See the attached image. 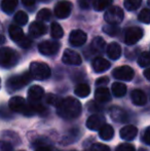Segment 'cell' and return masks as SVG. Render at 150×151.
Returning <instances> with one entry per match:
<instances>
[{
  "label": "cell",
  "mask_w": 150,
  "mask_h": 151,
  "mask_svg": "<svg viewBox=\"0 0 150 151\" xmlns=\"http://www.w3.org/2000/svg\"><path fill=\"white\" fill-rule=\"evenodd\" d=\"M57 113L65 119H73L81 113V104L75 98L68 97L61 101L60 105L57 107Z\"/></svg>",
  "instance_id": "6da1fadb"
},
{
  "label": "cell",
  "mask_w": 150,
  "mask_h": 151,
  "mask_svg": "<svg viewBox=\"0 0 150 151\" xmlns=\"http://www.w3.org/2000/svg\"><path fill=\"white\" fill-rule=\"evenodd\" d=\"M19 55L10 47L0 48V66L3 68H11L19 62Z\"/></svg>",
  "instance_id": "7a4b0ae2"
},
{
  "label": "cell",
  "mask_w": 150,
  "mask_h": 151,
  "mask_svg": "<svg viewBox=\"0 0 150 151\" xmlns=\"http://www.w3.org/2000/svg\"><path fill=\"white\" fill-rule=\"evenodd\" d=\"M30 74L36 80H45L50 78L52 71L47 64L42 62H32L30 64Z\"/></svg>",
  "instance_id": "3957f363"
},
{
  "label": "cell",
  "mask_w": 150,
  "mask_h": 151,
  "mask_svg": "<svg viewBox=\"0 0 150 151\" xmlns=\"http://www.w3.org/2000/svg\"><path fill=\"white\" fill-rule=\"evenodd\" d=\"M32 79L30 72H25V73L21 74V75H14L10 77L6 82V88L9 91H14L21 90L24 88L26 84H28Z\"/></svg>",
  "instance_id": "277c9868"
},
{
  "label": "cell",
  "mask_w": 150,
  "mask_h": 151,
  "mask_svg": "<svg viewBox=\"0 0 150 151\" xmlns=\"http://www.w3.org/2000/svg\"><path fill=\"white\" fill-rule=\"evenodd\" d=\"M8 106H9L10 110L18 112V113H23L25 115H32V114H34V111L31 108V106L26 103L24 98L19 97V96L12 97L9 100V102H8Z\"/></svg>",
  "instance_id": "5b68a950"
},
{
  "label": "cell",
  "mask_w": 150,
  "mask_h": 151,
  "mask_svg": "<svg viewBox=\"0 0 150 151\" xmlns=\"http://www.w3.org/2000/svg\"><path fill=\"white\" fill-rule=\"evenodd\" d=\"M124 18L123 10L119 6H111L105 12L104 20L108 23V25L118 26L122 22Z\"/></svg>",
  "instance_id": "8992f818"
},
{
  "label": "cell",
  "mask_w": 150,
  "mask_h": 151,
  "mask_svg": "<svg viewBox=\"0 0 150 151\" xmlns=\"http://www.w3.org/2000/svg\"><path fill=\"white\" fill-rule=\"evenodd\" d=\"M144 35V32L139 27H130L126 29L124 34V42L128 45H134L136 44Z\"/></svg>",
  "instance_id": "52a82bcc"
},
{
  "label": "cell",
  "mask_w": 150,
  "mask_h": 151,
  "mask_svg": "<svg viewBox=\"0 0 150 151\" xmlns=\"http://www.w3.org/2000/svg\"><path fill=\"white\" fill-rule=\"evenodd\" d=\"M112 75L114 78L118 80H123V81H131L134 78L135 72L133 68L130 66H120L113 70Z\"/></svg>",
  "instance_id": "ba28073f"
},
{
  "label": "cell",
  "mask_w": 150,
  "mask_h": 151,
  "mask_svg": "<svg viewBox=\"0 0 150 151\" xmlns=\"http://www.w3.org/2000/svg\"><path fill=\"white\" fill-rule=\"evenodd\" d=\"M60 50V43L58 41H52V40H45L42 41L38 45V50L40 54L44 56H52L56 55Z\"/></svg>",
  "instance_id": "9c48e42d"
},
{
  "label": "cell",
  "mask_w": 150,
  "mask_h": 151,
  "mask_svg": "<svg viewBox=\"0 0 150 151\" xmlns=\"http://www.w3.org/2000/svg\"><path fill=\"white\" fill-rule=\"evenodd\" d=\"M55 14L59 19H66L70 16L72 12V3L69 1H60L55 6Z\"/></svg>",
  "instance_id": "30bf717a"
},
{
  "label": "cell",
  "mask_w": 150,
  "mask_h": 151,
  "mask_svg": "<svg viewBox=\"0 0 150 151\" xmlns=\"http://www.w3.org/2000/svg\"><path fill=\"white\" fill-rule=\"evenodd\" d=\"M62 61L66 65H73V66H78L81 64V57L79 56L78 52H74L72 50H66L63 54Z\"/></svg>",
  "instance_id": "8fae6325"
},
{
  "label": "cell",
  "mask_w": 150,
  "mask_h": 151,
  "mask_svg": "<svg viewBox=\"0 0 150 151\" xmlns=\"http://www.w3.org/2000/svg\"><path fill=\"white\" fill-rule=\"evenodd\" d=\"M88 35L82 30H74L69 35V42L72 46H82L86 42Z\"/></svg>",
  "instance_id": "7c38bea8"
},
{
  "label": "cell",
  "mask_w": 150,
  "mask_h": 151,
  "mask_svg": "<svg viewBox=\"0 0 150 151\" xmlns=\"http://www.w3.org/2000/svg\"><path fill=\"white\" fill-rule=\"evenodd\" d=\"M106 122L104 116L99 115V114H94L90 116L86 120V127L90 131H99Z\"/></svg>",
  "instance_id": "4fadbf2b"
},
{
  "label": "cell",
  "mask_w": 150,
  "mask_h": 151,
  "mask_svg": "<svg viewBox=\"0 0 150 151\" xmlns=\"http://www.w3.org/2000/svg\"><path fill=\"white\" fill-rule=\"evenodd\" d=\"M137 134H138V129L132 124L126 125L119 132L120 138L124 141H133L137 137Z\"/></svg>",
  "instance_id": "5bb4252c"
},
{
  "label": "cell",
  "mask_w": 150,
  "mask_h": 151,
  "mask_svg": "<svg viewBox=\"0 0 150 151\" xmlns=\"http://www.w3.org/2000/svg\"><path fill=\"white\" fill-rule=\"evenodd\" d=\"M109 114H110V117L112 118L115 122H126L128 119V115H126V111H124L122 108L117 107V106H112L109 110Z\"/></svg>",
  "instance_id": "9a60e30c"
},
{
  "label": "cell",
  "mask_w": 150,
  "mask_h": 151,
  "mask_svg": "<svg viewBox=\"0 0 150 151\" xmlns=\"http://www.w3.org/2000/svg\"><path fill=\"white\" fill-rule=\"evenodd\" d=\"M44 90L39 86H33L28 91V99L30 103H37L43 98Z\"/></svg>",
  "instance_id": "2e32d148"
},
{
  "label": "cell",
  "mask_w": 150,
  "mask_h": 151,
  "mask_svg": "<svg viewBox=\"0 0 150 151\" xmlns=\"http://www.w3.org/2000/svg\"><path fill=\"white\" fill-rule=\"evenodd\" d=\"M29 33L32 37H40L46 33V26L39 21H35L29 26Z\"/></svg>",
  "instance_id": "e0dca14e"
},
{
  "label": "cell",
  "mask_w": 150,
  "mask_h": 151,
  "mask_svg": "<svg viewBox=\"0 0 150 151\" xmlns=\"http://www.w3.org/2000/svg\"><path fill=\"white\" fill-rule=\"evenodd\" d=\"M110 62L107 61L104 58H101V57H98V58H96L93 61V69H94V71L96 73L105 72L106 70H108L110 68Z\"/></svg>",
  "instance_id": "ac0fdd59"
},
{
  "label": "cell",
  "mask_w": 150,
  "mask_h": 151,
  "mask_svg": "<svg viewBox=\"0 0 150 151\" xmlns=\"http://www.w3.org/2000/svg\"><path fill=\"white\" fill-rule=\"evenodd\" d=\"M105 46H106V42L102 37H96L94 38V40L92 41L90 45V50L92 54H101L104 52Z\"/></svg>",
  "instance_id": "d6986e66"
},
{
  "label": "cell",
  "mask_w": 150,
  "mask_h": 151,
  "mask_svg": "<svg viewBox=\"0 0 150 151\" xmlns=\"http://www.w3.org/2000/svg\"><path fill=\"white\" fill-rule=\"evenodd\" d=\"M95 99L99 103H107L111 100L110 91L107 88H99L95 91Z\"/></svg>",
  "instance_id": "ffe728a7"
},
{
  "label": "cell",
  "mask_w": 150,
  "mask_h": 151,
  "mask_svg": "<svg viewBox=\"0 0 150 151\" xmlns=\"http://www.w3.org/2000/svg\"><path fill=\"white\" fill-rule=\"evenodd\" d=\"M107 56L111 59V60H118L121 55V47L117 42H111L106 48Z\"/></svg>",
  "instance_id": "44dd1931"
},
{
  "label": "cell",
  "mask_w": 150,
  "mask_h": 151,
  "mask_svg": "<svg viewBox=\"0 0 150 151\" xmlns=\"http://www.w3.org/2000/svg\"><path fill=\"white\" fill-rule=\"evenodd\" d=\"M131 98H132V101L135 105L137 106H143L146 104L147 102V97L145 95V93L141 90H134L132 91V95H131Z\"/></svg>",
  "instance_id": "7402d4cb"
},
{
  "label": "cell",
  "mask_w": 150,
  "mask_h": 151,
  "mask_svg": "<svg viewBox=\"0 0 150 151\" xmlns=\"http://www.w3.org/2000/svg\"><path fill=\"white\" fill-rule=\"evenodd\" d=\"M8 33H9V36L14 42L19 43L21 40H23V38L25 37V34L23 32L22 29L19 26H16V25H11L8 29Z\"/></svg>",
  "instance_id": "603a6c76"
},
{
  "label": "cell",
  "mask_w": 150,
  "mask_h": 151,
  "mask_svg": "<svg viewBox=\"0 0 150 151\" xmlns=\"http://www.w3.org/2000/svg\"><path fill=\"white\" fill-rule=\"evenodd\" d=\"M114 136V129L110 124L105 123L100 129H99V137L104 141H109L113 138Z\"/></svg>",
  "instance_id": "cb8c5ba5"
},
{
  "label": "cell",
  "mask_w": 150,
  "mask_h": 151,
  "mask_svg": "<svg viewBox=\"0 0 150 151\" xmlns=\"http://www.w3.org/2000/svg\"><path fill=\"white\" fill-rule=\"evenodd\" d=\"M19 0H2L1 2V9L5 14H11L16 9L18 5Z\"/></svg>",
  "instance_id": "d4e9b609"
},
{
  "label": "cell",
  "mask_w": 150,
  "mask_h": 151,
  "mask_svg": "<svg viewBox=\"0 0 150 151\" xmlns=\"http://www.w3.org/2000/svg\"><path fill=\"white\" fill-rule=\"evenodd\" d=\"M126 86L121 82H114L111 86V91H112L113 95L117 98H120V97H123L124 95L126 93Z\"/></svg>",
  "instance_id": "484cf974"
},
{
  "label": "cell",
  "mask_w": 150,
  "mask_h": 151,
  "mask_svg": "<svg viewBox=\"0 0 150 151\" xmlns=\"http://www.w3.org/2000/svg\"><path fill=\"white\" fill-rule=\"evenodd\" d=\"M74 93L77 97L85 98L90 93V86L86 83H80L75 88Z\"/></svg>",
  "instance_id": "4316f807"
},
{
  "label": "cell",
  "mask_w": 150,
  "mask_h": 151,
  "mask_svg": "<svg viewBox=\"0 0 150 151\" xmlns=\"http://www.w3.org/2000/svg\"><path fill=\"white\" fill-rule=\"evenodd\" d=\"M113 0H93V7L97 12H102V10L109 8Z\"/></svg>",
  "instance_id": "83f0119b"
},
{
  "label": "cell",
  "mask_w": 150,
  "mask_h": 151,
  "mask_svg": "<svg viewBox=\"0 0 150 151\" xmlns=\"http://www.w3.org/2000/svg\"><path fill=\"white\" fill-rule=\"evenodd\" d=\"M50 35L55 39H59V38L63 37L64 31H63V28L61 27L60 24L56 22L52 23V25H50Z\"/></svg>",
  "instance_id": "f1b7e54d"
},
{
  "label": "cell",
  "mask_w": 150,
  "mask_h": 151,
  "mask_svg": "<svg viewBox=\"0 0 150 151\" xmlns=\"http://www.w3.org/2000/svg\"><path fill=\"white\" fill-rule=\"evenodd\" d=\"M14 22L17 23L18 25H21V26H25V25L28 23V20H29V17L28 14H26L25 12H18L16 14H14Z\"/></svg>",
  "instance_id": "f546056e"
},
{
  "label": "cell",
  "mask_w": 150,
  "mask_h": 151,
  "mask_svg": "<svg viewBox=\"0 0 150 151\" xmlns=\"http://www.w3.org/2000/svg\"><path fill=\"white\" fill-rule=\"evenodd\" d=\"M138 64L140 67H150V52H144L138 57Z\"/></svg>",
  "instance_id": "4dcf8cb0"
},
{
  "label": "cell",
  "mask_w": 150,
  "mask_h": 151,
  "mask_svg": "<svg viewBox=\"0 0 150 151\" xmlns=\"http://www.w3.org/2000/svg\"><path fill=\"white\" fill-rule=\"evenodd\" d=\"M141 3H142V0H124L123 1L124 7L128 12H134V10L138 9Z\"/></svg>",
  "instance_id": "1f68e13d"
},
{
  "label": "cell",
  "mask_w": 150,
  "mask_h": 151,
  "mask_svg": "<svg viewBox=\"0 0 150 151\" xmlns=\"http://www.w3.org/2000/svg\"><path fill=\"white\" fill-rule=\"evenodd\" d=\"M103 31L105 32V33L107 34V35L109 36H116L119 34L120 32V29L118 26H114V25H105L104 27H103Z\"/></svg>",
  "instance_id": "d6a6232c"
},
{
  "label": "cell",
  "mask_w": 150,
  "mask_h": 151,
  "mask_svg": "<svg viewBox=\"0 0 150 151\" xmlns=\"http://www.w3.org/2000/svg\"><path fill=\"white\" fill-rule=\"evenodd\" d=\"M52 18V12L47 8H43V9L39 10L37 14V20L42 21V22H47Z\"/></svg>",
  "instance_id": "836d02e7"
},
{
  "label": "cell",
  "mask_w": 150,
  "mask_h": 151,
  "mask_svg": "<svg viewBox=\"0 0 150 151\" xmlns=\"http://www.w3.org/2000/svg\"><path fill=\"white\" fill-rule=\"evenodd\" d=\"M138 20L144 24H150V8H144L138 16Z\"/></svg>",
  "instance_id": "e575fe53"
},
{
  "label": "cell",
  "mask_w": 150,
  "mask_h": 151,
  "mask_svg": "<svg viewBox=\"0 0 150 151\" xmlns=\"http://www.w3.org/2000/svg\"><path fill=\"white\" fill-rule=\"evenodd\" d=\"M45 101H46V103H48L50 105H52V106H56V107H58V106L60 105L62 99H61L60 97H58L57 95H52V93H50V95L46 96Z\"/></svg>",
  "instance_id": "d590c367"
},
{
  "label": "cell",
  "mask_w": 150,
  "mask_h": 151,
  "mask_svg": "<svg viewBox=\"0 0 150 151\" xmlns=\"http://www.w3.org/2000/svg\"><path fill=\"white\" fill-rule=\"evenodd\" d=\"M90 151H110V148L107 145H105V144L96 143L94 145H92Z\"/></svg>",
  "instance_id": "8d00e7d4"
},
{
  "label": "cell",
  "mask_w": 150,
  "mask_h": 151,
  "mask_svg": "<svg viewBox=\"0 0 150 151\" xmlns=\"http://www.w3.org/2000/svg\"><path fill=\"white\" fill-rule=\"evenodd\" d=\"M116 151H136L135 150V147L130 143H123L120 144L117 148H116Z\"/></svg>",
  "instance_id": "74e56055"
},
{
  "label": "cell",
  "mask_w": 150,
  "mask_h": 151,
  "mask_svg": "<svg viewBox=\"0 0 150 151\" xmlns=\"http://www.w3.org/2000/svg\"><path fill=\"white\" fill-rule=\"evenodd\" d=\"M0 149L2 151H12V145L11 143L4 140H0Z\"/></svg>",
  "instance_id": "f35d334b"
},
{
  "label": "cell",
  "mask_w": 150,
  "mask_h": 151,
  "mask_svg": "<svg viewBox=\"0 0 150 151\" xmlns=\"http://www.w3.org/2000/svg\"><path fill=\"white\" fill-rule=\"evenodd\" d=\"M18 44L23 48H29L31 46V44H32V41H31L30 38H28L27 36H25V37L23 38V40H21Z\"/></svg>",
  "instance_id": "ab89813d"
},
{
  "label": "cell",
  "mask_w": 150,
  "mask_h": 151,
  "mask_svg": "<svg viewBox=\"0 0 150 151\" xmlns=\"http://www.w3.org/2000/svg\"><path fill=\"white\" fill-rule=\"evenodd\" d=\"M93 3V0H79V6L82 9H88L90 7Z\"/></svg>",
  "instance_id": "60d3db41"
},
{
  "label": "cell",
  "mask_w": 150,
  "mask_h": 151,
  "mask_svg": "<svg viewBox=\"0 0 150 151\" xmlns=\"http://www.w3.org/2000/svg\"><path fill=\"white\" fill-rule=\"evenodd\" d=\"M142 140L144 141V143H146L147 145H150V127H147L144 132V135L142 137Z\"/></svg>",
  "instance_id": "b9f144b4"
},
{
  "label": "cell",
  "mask_w": 150,
  "mask_h": 151,
  "mask_svg": "<svg viewBox=\"0 0 150 151\" xmlns=\"http://www.w3.org/2000/svg\"><path fill=\"white\" fill-rule=\"evenodd\" d=\"M109 82V78L106 77V76H102V77L98 78L96 81V84L97 86H104V84H107Z\"/></svg>",
  "instance_id": "7bdbcfd3"
},
{
  "label": "cell",
  "mask_w": 150,
  "mask_h": 151,
  "mask_svg": "<svg viewBox=\"0 0 150 151\" xmlns=\"http://www.w3.org/2000/svg\"><path fill=\"white\" fill-rule=\"evenodd\" d=\"M22 2H23V4L26 6H32V5H34L35 0H22Z\"/></svg>",
  "instance_id": "ee69618b"
},
{
  "label": "cell",
  "mask_w": 150,
  "mask_h": 151,
  "mask_svg": "<svg viewBox=\"0 0 150 151\" xmlns=\"http://www.w3.org/2000/svg\"><path fill=\"white\" fill-rule=\"evenodd\" d=\"M144 76H145V78H146L147 80H149V81H150V67H148L147 69H145Z\"/></svg>",
  "instance_id": "f6af8a7d"
},
{
  "label": "cell",
  "mask_w": 150,
  "mask_h": 151,
  "mask_svg": "<svg viewBox=\"0 0 150 151\" xmlns=\"http://www.w3.org/2000/svg\"><path fill=\"white\" fill-rule=\"evenodd\" d=\"M36 151H50V149L48 147H39V148H37Z\"/></svg>",
  "instance_id": "bcb514c9"
},
{
  "label": "cell",
  "mask_w": 150,
  "mask_h": 151,
  "mask_svg": "<svg viewBox=\"0 0 150 151\" xmlns=\"http://www.w3.org/2000/svg\"><path fill=\"white\" fill-rule=\"evenodd\" d=\"M4 42H5V37L3 35H0V44L4 43Z\"/></svg>",
  "instance_id": "7dc6e473"
},
{
  "label": "cell",
  "mask_w": 150,
  "mask_h": 151,
  "mask_svg": "<svg viewBox=\"0 0 150 151\" xmlns=\"http://www.w3.org/2000/svg\"><path fill=\"white\" fill-rule=\"evenodd\" d=\"M38 1H40V2H50V0H38Z\"/></svg>",
  "instance_id": "c3c4849f"
},
{
  "label": "cell",
  "mask_w": 150,
  "mask_h": 151,
  "mask_svg": "<svg viewBox=\"0 0 150 151\" xmlns=\"http://www.w3.org/2000/svg\"><path fill=\"white\" fill-rule=\"evenodd\" d=\"M147 3H148V6H150V0H147Z\"/></svg>",
  "instance_id": "681fc988"
},
{
  "label": "cell",
  "mask_w": 150,
  "mask_h": 151,
  "mask_svg": "<svg viewBox=\"0 0 150 151\" xmlns=\"http://www.w3.org/2000/svg\"><path fill=\"white\" fill-rule=\"evenodd\" d=\"M139 151H146V149H140Z\"/></svg>",
  "instance_id": "f907efd6"
},
{
  "label": "cell",
  "mask_w": 150,
  "mask_h": 151,
  "mask_svg": "<svg viewBox=\"0 0 150 151\" xmlns=\"http://www.w3.org/2000/svg\"><path fill=\"white\" fill-rule=\"evenodd\" d=\"M0 86H1V79H0Z\"/></svg>",
  "instance_id": "816d5d0a"
}]
</instances>
